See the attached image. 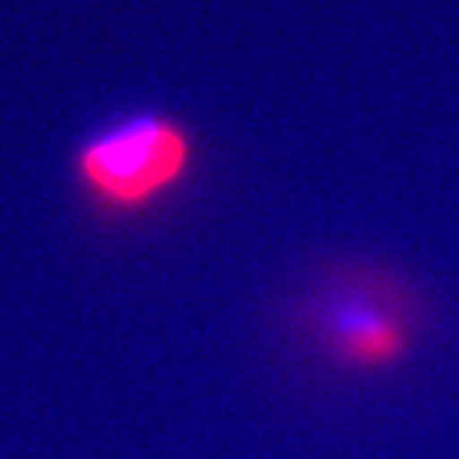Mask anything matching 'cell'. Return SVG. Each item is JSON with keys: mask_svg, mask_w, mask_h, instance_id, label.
<instances>
[{"mask_svg": "<svg viewBox=\"0 0 459 459\" xmlns=\"http://www.w3.org/2000/svg\"><path fill=\"white\" fill-rule=\"evenodd\" d=\"M197 164L192 131L171 115L135 113L84 138L72 174L84 199L110 217L151 212L174 197Z\"/></svg>", "mask_w": 459, "mask_h": 459, "instance_id": "2", "label": "cell"}, {"mask_svg": "<svg viewBox=\"0 0 459 459\" xmlns=\"http://www.w3.org/2000/svg\"><path fill=\"white\" fill-rule=\"evenodd\" d=\"M431 327V301L409 273L358 255L319 263L279 307L283 347L329 380L394 376L416 358Z\"/></svg>", "mask_w": 459, "mask_h": 459, "instance_id": "1", "label": "cell"}]
</instances>
